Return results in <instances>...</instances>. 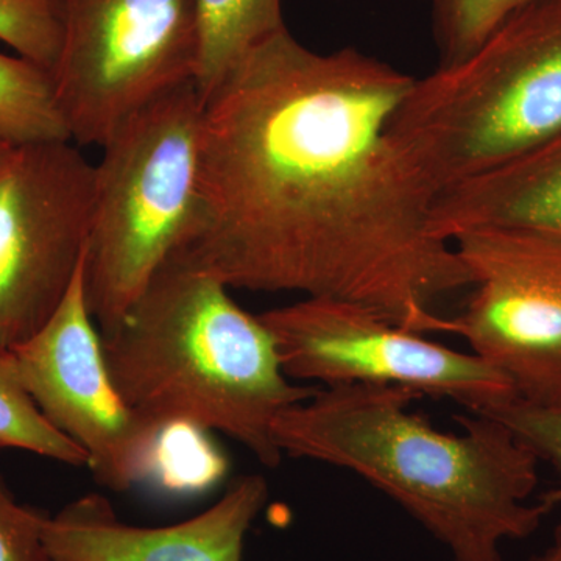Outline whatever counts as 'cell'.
<instances>
[{"label": "cell", "mask_w": 561, "mask_h": 561, "mask_svg": "<svg viewBox=\"0 0 561 561\" xmlns=\"http://www.w3.org/2000/svg\"><path fill=\"white\" fill-rule=\"evenodd\" d=\"M415 77L284 28L203 103L198 220L175 254L227 287L337 298L402 330L442 332L470 287L432 228L435 191L391 133Z\"/></svg>", "instance_id": "1"}, {"label": "cell", "mask_w": 561, "mask_h": 561, "mask_svg": "<svg viewBox=\"0 0 561 561\" xmlns=\"http://www.w3.org/2000/svg\"><path fill=\"white\" fill-rule=\"evenodd\" d=\"M416 391L324 387L280 412V453L354 472L440 541L453 561H502V545L540 529L548 507L530 497L540 460L500 421L456 415L446 434L411 411Z\"/></svg>", "instance_id": "2"}, {"label": "cell", "mask_w": 561, "mask_h": 561, "mask_svg": "<svg viewBox=\"0 0 561 561\" xmlns=\"http://www.w3.org/2000/svg\"><path fill=\"white\" fill-rule=\"evenodd\" d=\"M228 289L173 256L102 332L103 356L121 397L144 419L168 431L220 432L275 468L283 453L273 423L319 389L289 381L272 332Z\"/></svg>", "instance_id": "3"}, {"label": "cell", "mask_w": 561, "mask_h": 561, "mask_svg": "<svg viewBox=\"0 0 561 561\" xmlns=\"http://www.w3.org/2000/svg\"><path fill=\"white\" fill-rule=\"evenodd\" d=\"M561 131V0L513 14L457 65L415 79L391 133L435 194Z\"/></svg>", "instance_id": "4"}, {"label": "cell", "mask_w": 561, "mask_h": 561, "mask_svg": "<svg viewBox=\"0 0 561 561\" xmlns=\"http://www.w3.org/2000/svg\"><path fill=\"white\" fill-rule=\"evenodd\" d=\"M202 114L191 81L140 111L102 147L83 260L84 300L101 334L194 234Z\"/></svg>", "instance_id": "5"}, {"label": "cell", "mask_w": 561, "mask_h": 561, "mask_svg": "<svg viewBox=\"0 0 561 561\" xmlns=\"http://www.w3.org/2000/svg\"><path fill=\"white\" fill-rule=\"evenodd\" d=\"M61 41L51 73L70 140L105 146L162 95L194 81V0H55Z\"/></svg>", "instance_id": "6"}, {"label": "cell", "mask_w": 561, "mask_h": 561, "mask_svg": "<svg viewBox=\"0 0 561 561\" xmlns=\"http://www.w3.org/2000/svg\"><path fill=\"white\" fill-rule=\"evenodd\" d=\"M260 319L287 378L324 387H402L448 398L472 413L516 400L511 381L481 357L402 330L357 302L305 297Z\"/></svg>", "instance_id": "7"}, {"label": "cell", "mask_w": 561, "mask_h": 561, "mask_svg": "<svg viewBox=\"0 0 561 561\" xmlns=\"http://www.w3.org/2000/svg\"><path fill=\"white\" fill-rule=\"evenodd\" d=\"M470 298L443 332L511 381L516 400L561 408V236L476 228L453 241Z\"/></svg>", "instance_id": "8"}, {"label": "cell", "mask_w": 561, "mask_h": 561, "mask_svg": "<svg viewBox=\"0 0 561 561\" xmlns=\"http://www.w3.org/2000/svg\"><path fill=\"white\" fill-rule=\"evenodd\" d=\"M95 164L73 142L14 150L0 171V351L36 334L84 260Z\"/></svg>", "instance_id": "9"}, {"label": "cell", "mask_w": 561, "mask_h": 561, "mask_svg": "<svg viewBox=\"0 0 561 561\" xmlns=\"http://www.w3.org/2000/svg\"><path fill=\"white\" fill-rule=\"evenodd\" d=\"M10 351L36 408L87 453L102 485L130 490L164 467L171 430L133 411L114 386L84 300L83 264L54 316Z\"/></svg>", "instance_id": "10"}, {"label": "cell", "mask_w": 561, "mask_h": 561, "mask_svg": "<svg viewBox=\"0 0 561 561\" xmlns=\"http://www.w3.org/2000/svg\"><path fill=\"white\" fill-rule=\"evenodd\" d=\"M267 500L262 476H241L201 515L139 527L121 522L102 494L88 493L44 515V548L49 561H242L243 541Z\"/></svg>", "instance_id": "11"}, {"label": "cell", "mask_w": 561, "mask_h": 561, "mask_svg": "<svg viewBox=\"0 0 561 561\" xmlns=\"http://www.w3.org/2000/svg\"><path fill=\"white\" fill-rule=\"evenodd\" d=\"M432 228L451 242L476 228L561 236V131L513 160L442 191Z\"/></svg>", "instance_id": "12"}, {"label": "cell", "mask_w": 561, "mask_h": 561, "mask_svg": "<svg viewBox=\"0 0 561 561\" xmlns=\"http://www.w3.org/2000/svg\"><path fill=\"white\" fill-rule=\"evenodd\" d=\"M194 84L203 103L254 47L287 28L280 0H194Z\"/></svg>", "instance_id": "13"}, {"label": "cell", "mask_w": 561, "mask_h": 561, "mask_svg": "<svg viewBox=\"0 0 561 561\" xmlns=\"http://www.w3.org/2000/svg\"><path fill=\"white\" fill-rule=\"evenodd\" d=\"M0 140L13 149L72 142L46 66L0 50Z\"/></svg>", "instance_id": "14"}, {"label": "cell", "mask_w": 561, "mask_h": 561, "mask_svg": "<svg viewBox=\"0 0 561 561\" xmlns=\"http://www.w3.org/2000/svg\"><path fill=\"white\" fill-rule=\"evenodd\" d=\"M20 449L70 465L88 467V456L77 443L44 419L22 386L11 351H0V451Z\"/></svg>", "instance_id": "15"}, {"label": "cell", "mask_w": 561, "mask_h": 561, "mask_svg": "<svg viewBox=\"0 0 561 561\" xmlns=\"http://www.w3.org/2000/svg\"><path fill=\"white\" fill-rule=\"evenodd\" d=\"M538 0H431L438 68L470 57L513 14Z\"/></svg>", "instance_id": "16"}, {"label": "cell", "mask_w": 561, "mask_h": 561, "mask_svg": "<svg viewBox=\"0 0 561 561\" xmlns=\"http://www.w3.org/2000/svg\"><path fill=\"white\" fill-rule=\"evenodd\" d=\"M478 413L500 421L538 460L551 465L557 483L541 494L540 501L549 512H561V408H538L511 400Z\"/></svg>", "instance_id": "17"}, {"label": "cell", "mask_w": 561, "mask_h": 561, "mask_svg": "<svg viewBox=\"0 0 561 561\" xmlns=\"http://www.w3.org/2000/svg\"><path fill=\"white\" fill-rule=\"evenodd\" d=\"M0 41L51 70L61 41L55 0H0Z\"/></svg>", "instance_id": "18"}, {"label": "cell", "mask_w": 561, "mask_h": 561, "mask_svg": "<svg viewBox=\"0 0 561 561\" xmlns=\"http://www.w3.org/2000/svg\"><path fill=\"white\" fill-rule=\"evenodd\" d=\"M44 515L20 504L0 476V561H49L43 542Z\"/></svg>", "instance_id": "19"}, {"label": "cell", "mask_w": 561, "mask_h": 561, "mask_svg": "<svg viewBox=\"0 0 561 561\" xmlns=\"http://www.w3.org/2000/svg\"><path fill=\"white\" fill-rule=\"evenodd\" d=\"M526 561H561V523L557 526L556 531H553L551 545L545 551L530 557Z\"/></svg>", "instance_id": "20"}, {"label": "cell", "mask_w": 561, "mask_h": 561, "mask_svg": "<svg viewBox=\"0 0 561 561\" xmlns=\"http://www.w3.org/2000/svg\"><path fill=\"white\" fill-rule=\"evenodd\" d=\"M14 150L16 149L7 146L5 142H2V140H0V171H2V169L5 168L7 164H9L11 157H13Z\"/></svg>", "instance_id": "21"}, {"label": "cell", "mask_w": 561, "mask_h": 561, "mask_svg": "<svg viewBox=\"0 0 561 561\" xmlns=\"http://www.w3.org/2000/svg\"><path fill=\"white\" fill-rule=\"evenodd\" d=\"M430 2H431V0H430Z\"/></svg>", "instance_id": "22"}]
</instances>
